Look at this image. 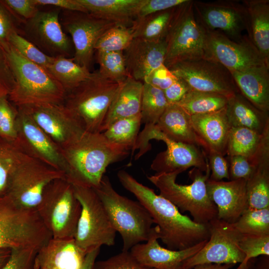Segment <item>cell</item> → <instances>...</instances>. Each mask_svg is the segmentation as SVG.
<instances>
[{"mask_svg": "<svg viewBox=\"0 0 269 269\" xmlns=\"http://www.w3.org/2000/svg\"><path fill=\"white\" fill-rule=\"evenodd\" d=\"M122 185L147 210L158 228L159 239L171 250H181L209 239L208 224L183 215L169 200L136 180L125 170L117 173Z\"/></svg>", "mask_w": 269, "mask_h": 269, "instance_id": "cell-1", "label": "cell"}, {"mask_svg": "<svg viewBox=\"0 0 269 269\" xmlns=\"http://www.w3.org/2000/svg\"><path fill=\"white\" fill-rule=\"evenodd\" d=\"M65 178L72 184L95 188L108 166L125 158L129 150L109 141L102 133L84 131L60 148Z\"/></svg>", "mask_w": 269, "mask_h": 269, "instance_id": "cell-2", "label": "cell"}, {"mask_svg": "<svg viewBox=\"0 0 269 269\" xmlns=\"http://www.w3.org/2000/svg\"><path fill=\"white\" fill-rule=\"evenodd\" d=\"M3 49L15 81L8 95L14 106L63 104L67 92L47 70L26 59L9 43Z\"/></svg>", "mask_w": 269, "mask_h": 269, "instance_id": "cell-3", "label": "cell"}, {"mask_svg": "<svg viewBox=\"0 0 269 269\" xmlns=\"http://www.w3.org/2000/svg\"><path fill=\"white\" fill-rule=\"evenodd\" d=\"M93 189L115 230L122 237L123 251H129L134 246L148 239L154 222L143 206L119 194L105 175L99 185Z\"/></svg>", "mask_w": 269, "mask_h": 269, "instance_id": "cell-4", "label": "cell"}, {"mask_svg": "<svg viewBox=\"0 0 269 269\" xmlns=\"http://www.w3.org/2000/svg\"><path fill=\"white\" fill-rule=\"evenodd\" d=\"M178 172L156 173L148 179L159 190L160 195L174 204L181 212H188L196 223L208 224L217 217V209L210 200L206 183L209 178V166L204 172L193 168L189 172L192 180L189 185L178 184Z\"/></svg>", "mask_w": 269, "mask_h": 269, "instance_id": "cell-5", "label": "cell"}, {"mask_svg": "<svg viewBox=\"0 0 269 269\" xmlns=\"http://www.w3.org/2000/svg\"><path fill=\"white\" fill-rule=\"evenodd\" d=\"M120 84L96 71L67 93L63 104L85 131L102 133L107 112Z\"/></svg>", "mask_w": 269, "mask_h": 269, "instance_id": "cell-6", "label": "cell"}, {"mask_svg": "<svg viewBox=\"0 0 269 269\" xmlns=\"http://www.w3.org/2000/svg\"><path fill=\"white\" fill-rule=\"evenodd\" d=\"M36 211L52 238H74L81 206L72 184L65 178L47 186Z\"/></svg>", "mask_w": 269, "mask_h": 269, "instance_id": "cell-7", "label": "cell"}, {"mask_svg": "<svg viewBox=\"0 0 269 269\" xmlns=\"http://www.w3.org/2000/svg\"><path fill=\"white\" fill-rule=\"evenodd\" d=\"M51 238L36 210L21 209L6 196L0 199V249L39 250Z\"/></svg>", "mask_w": 269, "mask_h": 269, "instance_id": "cell-8", "label": "cell"}, {"mask_svg": "<svg viewBox=\"0 0 269 269\" xmlns=\"http://www.w3.org/2000/svg\"><path fill=\"white\" fill-rule=\"evenodd\" d=\"M152 139L163 141L166 145V150L158 153L151 164V169L156 173H181L192 167L205 172L209 167L206 154L200 147L171 140L154 125H145L138 134L133 149V151L139 149L135 159L150 149L149 141Z\"/></svg>", "mask_w": 269, "mask_h": 269, "instance_id": "cell-9", "label": "cell"}, {"mask_svg": "<svg viewBox=\"0 0 269 269\" xmlns=\"http://www.w3.org/2000/svg\"><path fill=\"white\" fill-rule=\"evenodd\" d=\"M206 30L197 19L193 0L179 6L176 15L165 38L164 64L168 68L181 61L206 57Z\"/></svg>", "mask_w": 269, "mask_h": 269, "instance_id": "cell-10", "label": "cell"}, {"mask_svg": "<svg viewBox=\"0 0 269 269\" xmlns=\"http://www.w3.org/2000/svg\"><path fill=\"white\" fill-rule=\"evenodd\" d=\"M81 211L74 237L77 245L86 254L103 245L115 244L116 231L94 189L72 184Z\"/></svg>", "mask_w": 269, "mask_h": 269, "instance_id": "cell-11", "label": "cell"}, {"mask_svg": "<svg viewBox=\"0 0 269 269\" xmlns=\"http://www.w3.org/2000/svg\"><path fill=\"white\" fill-rule=\"evenodd\" d=\"M64 178V172L27 155L13 171L6 196L21 209L36 210L47 186Z\"/></svg>", "mask_w": 269, "mask_h": 269, "instance_id": "cell-12", "label": "cell"}, {"mask_svg": "<svg viewBox=\"0 0 269 269\" xmlns=\"http://www.w3.org/2000/svg\"><path fill=\"white\" fill-rule=\"evenodd\" d=\"M168 68L193 90L218 94L228 99L240 93L231 72L213 59L181 61Z\"/></svg>", "mask_w": 269, "mask_h": 269, "instance_id": "cell-13", "label": "cell"}, {"mask_svg": "<svg viewBox=\"0 0 269 269\" xmlns=\"http://www.w3.org/2000/svg\"><path fill=\"white\" fill-rule=\"evenodd\" d=\"M210 236L205 246L183 264L182 269H191L203 264L242 263L245 255L239 248L241 234L230 223L216 218L208 224Z\"/></svg>", "mask_w": 269, "mask_h": 269, "instance_id": "cell-14", "label": "cell"}, {"mask_svg": "<svg viewBox=\"0 0 269 269\" xmlns=\"http://www.w3.org/2000/svg\"><path fill=\"white\" fill-rule=\"evenodd\" d=\"M195 15L207 30L219 31L230 39L237 41L248 29L246 8L238 0L204 2L193 0Z\"/></svg>", "mask_w": 269, "mask_h": 269, "instance_id": "cell-15", "label": "cell"}, {"mask_svg": "<svg viewBox=\"0 0 269 269\" xmlns=\"http://www.w3.org/2000/svg\"><path fill=\"white\" fill-rule=\"evenodd\" d=\"M205 48L206 58L220 63L230 72L267 65L247 35L236 41L219 31L206 30Z\"/></svg>", "mask_w": 269, "mask_h": 269, "instance_id": "cell-16", "label": "cell"}, {"mask_svg": "<svg viewBox=\"0 0 269 269\" xmlns=\"http://www.w3.org/2000/svg\"><path fill=\"white\" fill-rule=\"evenodd\" d=\"M61 23L70 34L75 48L74 61L89 69L99 38L117 23L89 13L65 10Z\"/></svg>", "mask_w": 269, "mask_h": 269, "instance_id": "cell-17", "label": "cell"}, {"mask_svg": "<svg viewBox=\"0 0 269 269\" xmlns=\"http://www.w3.org/2000/svg\"><path fill=\"white\" fill-rule=\"evenodd\" d=\"M59 11H40L24 23L27 40L46 54L52 57L69 56L71 44L63 31Z\"/></svg>", "mask_w": 269, "mask_h": 269, "instance_id": "cell-18", "label": "cell"}, {"mask_svg": "<svg viewBox=\"0 0 269 269\" xmlns=\"http://www.w3.org/2000/svg\"><path fill=\"white\" fill-rule=\"evenodd\" d=\"M17 142L28 155L64 172L60 148L35 123L25 110L17 107Z\"/></svg>", "mask_w": 269, "mask_h": 269, "instance_id": "cell-19", "label": "cell"}, {"mask_svg": "<svg viewBox=\"0 0 269 269\" xmlns=\"http://www.w3.org/2000/svg\"><path fill=\"white\" fill-rule=\"evenodd\" d=\"M22 107L60 148L85 131L63 104Z\"/></svg>", "mask_w": 269, "mask_h": 269, "instance_id": "cell-20", "label": "cell"}, {"mask_svg": "<svg viewBox=\"0 0 269 269\" xmlns=\"http://www.w3.org/2000/svg\"><path fill=\"white\" fill-rule=\"evenodd\" d=\"M159 239L158 228H152L148 239L145 243H139L130 250L132 255L141 265L154 269H182L184 263L197 253L207 241L181 250H171L162 247Z\"/></svg>", "mask_w": 269, "mask_h": 269, "instance_id": "cell-21", "label": "cell"}, {"mask_svg": "<svg viewBox=\"0 0 269 269\" xmlns=\"http://www.w3.org/2000/svg\"><path fill=\"white\" fill-rule=\"evenodd\" d=\"M247 180L225 181L208 179L207 191L217 209L219 219L234 223L248 208Z\"/></svg>", "mask_w": 269, "mask_h": 269, "instance_id": "cell-22", "label": "cell"}, {"mask_svg": "<svg viewBox=\"0 0 269 269\" xmlns=\"http://www.w3.org/2000/svg\"><path fill=\"white\" fill-rule=\"evenodd\" d=\"M199 146L206 153L211 151L226 154L227 145L231 126L226 107L220 110L190 116Z\"/></svg>", "mask_w": 269, "mask_h": 269, "instance_id": "cell-23", "label": "cell"}, {"mask_svg": "<svg viewBox=\"0 0 269 269\" xmlns=\"http://www.w3.org/2000/svg\"><path fill=\"white\" fill-rule=\"evenodd\" d=\"M166 50L165 40L151 41L134 38L123 51L129 76L143 82L148 74L164 64Z\"/></svg>", "mask_w": 269, "mask_h": 269, "instance_id": "cell-24", "label": "cell"}, {"mask_svg": "<svg viewBox=\"0 0 269 269\" xmlns=\"http://www.w3.org/2000/svg\"><path fill=\"white\" fill-rule=\"evenodd\" d=\"M254 166L247 180L248 208L262 209L269 207V126L264 131L256 152L249 158Z\"/></svg>", "mask_w": 269, "mask_h": 269, "instance_id": "cell-25", "label": "cell"}, {"mask_svg": "<svg viewBox=\"0 0 269 269\" xmlns=\"http://www.w3.org/2000/svg\"><path fill=\"white\" fill-rule=\"evenodd\" d=\"M231 73L240 93L256 108L268 113L269 66L264 64Z\"/></svg>", "mask_w": 269, "mask_h": 269, "instance_id": "cell-26", "label": "cell"}, {"mask_svg": "<svg viewBox=\"0 0 269 269\" xmlns=\"http://www.w3.org/2000/svg\"><path fill=\"white\" fill-rule=\"evenodd\" d=\"M86 254L74 238H51L38 251L35 261L57 269H80Z\"/></svg>", "mask_w": 269, "mask_h": 269, "instance_id": "cell-27", "label": "cell"}, {"mask_svg": "<svg viewBox=\"0 0 269 269\" xmlns=\"http://www.w3.org/2000/svg\"><path fill=\"white\" fill-rule=\"evenodd\" d=\"M143 82L129 77L120 84L107 112L102 133L115 121L140 113Z\"/></svg>", "mask_w": 269, "mask_h": 269, "instance_id": "cell-28", "label": "cell"}, {"mask_svg": "<svg viewBox=\"0 0 269 269\" xmlns=\"http://www.w3.org/2000/svg\"><path fill=\"white\" fill-rule=\"evenodd\" d=\"M89 13L119 24L132 26L146 0H77Z\"/></svg>", "mask_w": 269, "mask_h": 269, "instance_id": "cell-29", "label": "cell"}, {"mask_svg": "<svg viewBox=\"0 0 269 269\" xmlns=\"http://www.w3.org/2000/svg\"><path fill=\"white\" fill-rule=\"evenodd\" d=\"M248 36L269 66V0H245Z\"/></svg>", "mask_w": 269, "mask_h": 269, "instance_id": "cell-30", "label": "cell"}, {"mask_svg": "<svg viewBox=\"0 0 269 269\" xmlns=\"http://www.w3.org/2000/svg\"><path fill=\"white\" fill-rule=\"evenodd\" d=\"M154 126L171 140L199 146L190 116L177 104H169Z\"/></svg>", "mask_w": 269, "mask_h": 269, "instance_id": "cell-31", "label": "cell"}, {"mask_svg": "<svg viewBox=\"0 0 269 269\" xmlns=\"http://www.w3.org/2000/svg\"><path fill=\"white\" fill-rule=\"evenodd\" d=\"M226 111L231 127H244L262 133L269 124L268 113L256 108L240 93L228 99Z\"/></svg>", "mask_w": 269, "mask_h": 269, "instance_id": "cell-32", "label": "cell"}, {"mask_svg": "<svg viewBox=\"0 0 269 269\" xmlns=\"http://www.w3.org/2000/svg\"><path fill=\"white\" fill-rule=\"evenodd\" d=\"M179 5L135 19L132 25L134 38L151 41L165 40Z\"/></svg>", "mask_w": 269, "mask_h": 269, "instance_id": "cell-33", "label": "cell"}, {"mask_svg": "<svg viewBox=\"0 0 269 269\" xmlns=\"http://www.w3.org/2000/svg\"><path fill=\"white\" fill-rule=\"evenodd\" d=\"M46 70L63 86L67 93L91 74L88 68L76 63L73 58L64 56L56 57Z\"/></svg>", "mask_w": 269, "mask_h": 269, "instance_id": "cell-34", "label": "cell"}, {"mask_svg": "<svg viewBox=\"0 0 269 269\" xmlns=\"http://www.w3.org/2000/svg\"><path fill=\"white\" fill-rule=\"evenodd\" d=\"M228 98L222 95L191 89L177 103L189 115L203 114L225 108Z\"/></svg>", "mask_w": 269, "mask_h": 269, "instance_id": "cell-35", "label": "cell"}, {"mask_svg": "<svg viewBox=\"0 0 269 269\" xmlns=\"http://www.w3.org/2000/svg\"><path fill=\"white\" fill-rule=\"evenodd\" d=\"M141 123L140 113L115 121L102 133L110 142L122 146L129 150H133Z\"/></svg>", "mask_w": 269, "mask_h": 269, "instance_id": "cell-36", "label": "cell"}, {"mask_svg": "<svg viewBox=\"0 0 269 269\" xmlns=\"http://www.w3.org/2000/svg\"><path fill=\"white\" fill-rule=\"evenodd\" d=\"M264 131L260 133L246 128L232 127L228 136L226 154L229 156L252 157L259 147Z\"/></svg>", "mask_w": 269, "mask_h": 269, "instance_id": "cell-37", "label": "cell"}, {"mask_svg": "<svg viewBox=\"0 0 269 269\" xmlns=\"http://www.w3.org/2000/svg\"><path fill=\"white\" fill-rule=\"evenodd\" d=\"M27 155L17 142L0 138V199L6 196L13 171Z\"/></svg>", "mask_w": 269, "mask_h": 269, "instance_id": "cell-38", "label": "cell"}, {"mask_svg": "<svg viewBox=\"0 0 269 269\" xmlns=\"http://www.w3.org/2000/svg\"><path fill=\"white\" fill-rule=\"evenodd\" d=\"M163 91L143 82L141 101V122L155 125L168 106Z\"/></svg>", "mask_w": 269, "mask_h": 269, "instance_id": "cell-39", "label": "cell"}, {"mask_svg": "<svg viewBox=\"0 0 269 269\" xmlns=\"http://www.w3.org/2000/svg\"><path fill=\"white\" fill-rule=\"evenodd\" d=\"M233 224L243 234L269 235V207L247 208Z\"/></svg>", "mask_w": 269, "mask_h": 269, "instance_id": "cell-40", "label": "cell"}, {"mask_svg": "<svg viewBox=\"0 0 269 269\" xmlns=\"http://www.w3.org/2000/svg\"><path fill=\"white\" fill-rule=\"evenodd\" d=\"M99 72L106 78L121 84L129 76L123 51H98Z\"/></svg>", "mask_w": 269, "mask_h": 269, "instance_id": "cell-41", "label": "cell"}, {"mask_svg": "<svg viewBox=\"0 0 269 269\" xmlns=\"http://www.w3.org/2000/svg\"><path fill=\"white\" fill-rule=\"evenodd\" d=\"M133 26L117 24L106 31L97 41V51H124L134 39Z\"/></svg>", "mask_w": 269, "mask_h": 269, "instance_id": "cell-42", "label": "cell"}, {"mask_svg": "<svg viewBox=\"0 0 269 269\" xmlns=\"http://www.w3.org/2000/svg\"><path fill=\"white\" fill-rule=\"evenodd\" d=\"M8 42L26 59L46 70L55 59V57L49 56L43 52L34 44L21 36L18 31H14L11 34Z\"/></svg>", "mask_w": 269, "mask_h": 269, "instance_id": "cell-43", "label": "cell"}, {"mask_svg": "<svg viewBox=\"0 0 269 269\" xmlns=\"http://www.w3.org/2000/svg\"><path fill=\"white\" fill-rule=\"evenodd\" d=\"M17 108L9 101L8 95L0 97V138L17 142Z\"/></svg>", "mask_w": 269, "mask_h": 269, "instance_id": "cell-44", "label": "cell"}, {"mask_svg": "<svg viewBox=\"0 0 269 269\" xmlns=\"http://www.w3.org/2000/svg\"><path fill=\"white\" fill-rule=\"evenodd\" d=\"M239 245L245 255L244 262L240 264L244 269H248L249 260L261 256H269V235L241 234Z\"/></svg>", "mask_w": 269, "mask_h": 269, "instance_id": "cell-45", "label": "cell"}, {"mask_svg": "<svg viewBox=\"0 0 269 269\" xmlns=\"http://www.w3.org/2000/svg\"><path fill=\"white\" fill-rule=\"evenodd\" d=\"M92 269H154L144 266L130 251H123L107 260L95 261Z\"/></svg>", "mask_w": 269, "mask_h": 269, "instance_id": "cell-46", "label": "cell"}, {"mask_svg": "<svg viewBox=\"0 0 269 269\" xmlns=\"http://www.w3.org/2000/svg\"><path fill=\"white\" fill-rule=\"evenodd\" d=\"M38 250L31 248L11 249L10 257L1 269H33Z\"/></svg>", "mask_w": 269, "mask_h": 269, "instance_id": "cell-47", "label": "cell"}, {"mask_svg": "<svg viewBox=\"0 0 269 269\" xmlns=\"http://www.w3.org/2000/svg\"><path fill=\"white\" fill-rule=\"evenodd\" d=\"M2 1L17 19L25 22L39 11L34 0H3Z\"/></svg>", "mask_w": 269, "mask_h": 269, "instance_id": "cell-48", "label": "cell"}, {"mask_svg": "<svg viewBox=\"0 0 269 269\" xmlns=\"http://www.w3.org/2000/svg\"><path fill=\"white\" fill-rule=\"evenodd\" d=\"M206 155L210 170L209 179L214 181H221L224 178L230 180L229 162L224 155L215 151L206 153Z\"/></svg>", "mask_w": 269, "mask_h": 269, "instance_id": "cell-49", "label": "cell"}, {"mask_svg": "<svg viewBox=\"0 0 269 269\" xmlns=\"http://www.w3.org/2000/svg\"><path fill=\"white\" fill-rule=\"evenodd\" d=\"M17 19L8 8L0 0V45L4 48L8 44L11 34L18 31L15 21Z\"/></svg>", "mask_w": 269, "mask_h": 269, "instance_id": "cell-50", "label": "cell"}, {"mask_svg": "<svg viewBox=\"0 0 269 269\" xmlns=\"http://www.w3.org/2000/svg\"><path fill=\"white\" fill-rule=\"evenodd\" d=\"M229 158L230 180H247L254 169V166L250 159L242 155H233Z\"/></svg>", "mask_w": 269, "mask_h": 269, "instance_id": "cell-51", "label": "cell"}, {"mask_svg": "<svg viewBox=\"0 0 269 269\" xmlns=\"http://www.w3.org/2000/svg\"><path fill=\"white\" fill-rule=\"evenodd\" d=\"M177 78L164 64L148 74L143 82L164 91L171 86Z\"/></svg>", "mask_w": 269, "mask_h": 269, "instance_id": "cell-52", "label": "cell"}, {"mask_svg": "<svg viewBox=\"0 0 269 269\" xmlns=\"http://www.w3.org/2000/svg\"><path fill=\"white\" fill-rule=\"evenodd\" d=\"M187 0H146L140 8L135 19L179 5Z\"/></svg>", "mask_w": 269, "mask_h": 269, "instance_id": "cell-53", "label": "cell"}, {"mask_svg": "<svg viewBox=\"0 0 269 269\" xmlns=\"http://www.w3.org/2000/svg\"><path fill=\"white\" fill-rule=\"evenodd\" d=\"M15 83L3 48L0 45V97L8 95Z\"/></svg>", "mask_w": 269, "mask_h": 269, "instance_id": "cell-54", "label": "cell"}, {"mask_svg": "<svg viewBox=\"0 0 269 269\" xmlns=\"http://www.w3.org/2000/svg\"><path fill=\"white\" fill-rule=\"evenodd\" d=\"M190 90L189 85L183 80L177 78L176 80L163 92L168 103L175 104Z\"/></svg>", "mask_w": 269, "mask_h": 269, "instance_id": "cell-55", "label": "cell"}, {"mask_svg": "<svg viewBox=\"0 0 269 269\" xmlns=\"http://www.w3.org/2000/svg\"><path fill=\"white\" fill-rule=\"evenodd\" d=\"M34 1L38 6H53L65 10L88 13L77 0H34Z\"/></svg>", "mask_w": 269, "mask_h": 269, "instance_id": "cell-56", "label": "cell"}, {"mask_svg": "<svg viewBox=\"0 0 269 269\" xmlns=\"http://www.w3.org/2000/svg\"><path fill=\"white\" fill-rule=\"evenodd\" d=\"M100 250V248H96L87 253L80 269H92Z\"/></svg>", "mask_w": 269, "mask_h": 269, "instance_id": "cell-57", "label": "cell"}, {"mask_svg": "<svg viewBox=\"0 0 269 269\" xmlns=\"http://www.w3.org/2000/svg\"><path fill=\"white\" fill-rule=\"evenodd\" d=\"M234 266L232 264H203L196 265L191 269H230Z\"/></svg>", "mask_w": 269, "mask_h": 269, "instance_id": "cell-58", "label": "cell"}, {"mask_svg": "<svg viewBox=\"0 0 269 269\" xmlns=\"http://www.w3.org/2000/svg\"><path fill=\"white\" fill-rule=\"evenodd\" d=\"M251 269H269V256H261Z\"/></svg>", "mask_w": 269, "mask_h": 269, "instance_id": "cell-59", "label": "cell"}, {"mask_svg": "<svg viewBox=\"0 0 269 269\" xmlns=\"http://www.w3.org/2000/svg\"><path fill=\"white\" fill-rule=\"evenodd\" d=\"M11 249L8 248L0 249V269H1L8 260Z\"/></svg>", "mask_w": 269, "mask_h": 269, "instance_id": "cell-60", "label": "cell"}, {"mask_svg": "<svg viewBox=\"0 0 269 269\" xmlns=\"http://www.w3.org/2000/svg\"><path fill=\"white\" fill-rule=\"evenodd\" d=\"M33 269H57L53 267L42 264L35 261Z\"/></svg>", "mask_w": 269, "mask_h": 269, "instance_id": "cell-61", "label": "cell"}, {"mask_svg": "<svg viewBox=\"0 0 269 269\" xmlns=\"http://www.w3.org/2000/svg\"><path fill=\"white\" fill-rule=\"evenodd\" d=\"M236 269H244L241 265H240Z\"/></svg>", "mask_w": 269, "mask_h": 269, "instance_id": "cell-62", "label": "cell"}]
</instances>
